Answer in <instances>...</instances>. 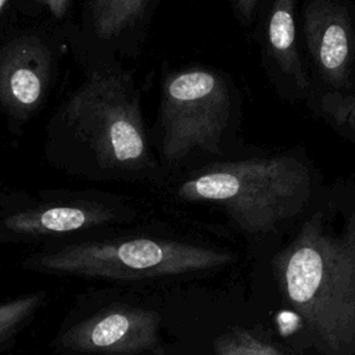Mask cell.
<instances>
[{
    "instance_id": "cell-1",
    "label": "cell",
    "mask_w": 355,
    "mask_h": 355,
    "mask_svg": "<svg viewBox=\"0 0 355 355\" xmlns=\"http://www.w3.org/2000/svg\"><path fill=\"white\" fill-rule=\"evenodd\" d=\"M286 301L324 355H355V234L336 239L318 218L275 261Z\"/></svg>"
},
{
    "instance_id": "cell-2",
    "label": "cell",
    "mask_w": 355,
    "mask_h": 355,
    "mask_svg": "<svg viewBox=\"0 0 355 355\" xmlns=\"http://www.w3.org/2000/svg\"><path fill=\"white\" fill-rule=\"evenodd\" d=\"M178 196L215 202L243 232L262 234L302 211L311 196V173L287 155L222 162L186 179Z\"/></svg>"
},
{
    "instance_id": "cell-3",
    "label": "cell",
    "mask_w": 355,
    "mask_h": 355,
    "mask_svg": "<svg viewBox=\"0 0 355 355\" xmlns=\"http://www.w3.org/2000/svg\"><path fill=\"white\" fill-rule=\"evenodd\" d=\"M233 254L186 241L164 239H123L83 241L39 254L25 268L110 280H141L179 276L230 263Z\"/></svg>"
},
{
    "instance_id": "cell-4",
    "label": "cell",
    "mask_w": 355,
    "mask_h": 355,
    "mask_svg": "<svg viewBox=\"0 0 355 355\" xmlns=\"http://www.w3.org/2000/svg\"><path fill=\"white\" fill-rule=\"evenodd\" d=\"M62 116L104 171L139 172L153 165L139 101L122 73H93L67 101Z\"/></svg>"
},
{
    "instance_id": "cell-5",
    "label": "cell",
    "mask_w": 355,
    "mask_h": 355,
    "mask_svg": "<svg viewBox=\"0 0 355 355\" xmlns=\"http://www.w3.org/2000/svg\"><path fill=\"white\" fill-rule=\"evenodd\" d=\"M229 111L227 85L218 73L187 69L169 75L161 101L164 159L176 164L194 150L219 153Z\"/></svg>"
},
{
    "instance_id": "cell-6",
    "label": "cell",
    "mask_w": 355,
    "mask_h": 355,
    "mask_svg": "<svg viewBox=\"0 0 355 355\" xmlns=\"http://www.w3.org/2000/svg\"><path fill=\"white\" fill-rule=\"evenodd\" d=\"M158 326L159 315L151 309L115 306L69 327L58 345L83 354L135 355L157 345Z\"/></svg>"
},
{
    "instance_id": "cell-7",
    "label": "cell",
    "mask_w": 355,
    "mask_h": 355,
    "mask_svg": "<svg viewBox=\"0 0 355 355\" xmlns=\"http://www.w3.org/2000/svg\"><path fill=\"white\" fill-rule=\"evenodd\" d=\"M50 79V55L35 37L10 42L0 53V104L11 115L29 116L42 103Z\"/></svg>"
},
{
    "instance_id": "cell-8",
    "label": "cell",
    "mask_w": 355,
    "mask_h": 355,
    "mask_svg": "<svg viewBox=\"0 0 355 355\" xmlns=\"http://www.w3.org/2000/svg\"><path fill=\"white\" fill-rule=\"evenodd\" d=\"M305 36L323 78L331 85H344L352 58V31L344 10L326 0L308 6Z\"/></svg>"
},
{
    "instance_id": "cell-9",
    "label": "cell",
    "mask_w": 355,
    "mask_h": 355,
    "mask_svg": "<svg viewBox=\"0 0 355 355\" xmlns=\"http://www.w3.org/2000/svg\"><path fill=\"white\" fill-rule=\"evenodd\" d=\"M114 218V212L101 204L76 202L18 211L3 218L0 225L18 236H49L89 229Z\"/></svg>"
},
{
    "instance_id": "cell-10",
    "label": "cell",
    "mask_w": 355,
    "mask_h": 355,
    "mask_svg": "<svg viewBox=\"0 0 355 355\" xmlns=\"http://www.w3.org/2000/svg\"><path fill=\"white\" fill-rule=\"evenodd\" d=\"M295 0H273L268 21V44L272 57L282 72L305 86V75L297 47V31L294 19Z\"/></svg>"
},
{
    "instance_id": "cell-11",
    "label": "cell",
    "mask_w": 355,
    "mask_h": 355,
    "mask_svg": "<svg viewBox=\"0 0 355 355\" xmlns=\"http://www.w3.org/2000/svg\"><path fill=\"white\" fill-rule=\"evenodd\" d=\"M148 0H90V24L103 39H114L132 28L143 15Z\"/></svg>"
},
{
    "instance_id": "cell-12",
    "label": "cell",
    "mask_w": 355,
    "mask_h": 355,
    "mask_svg": "<svg viewBox=\"0 0 355 355\" xmlns=\"http://www.w3.org/2000/svg\"><path fill=\"white\" fill-rule=\"evenodd\" d=\"M214 352L215 355H283L275 345L240 327L218 336L214 341Z\"/></svg>"
},
{
    "instance_id": "cell-13",
    "label": "cell",
    "mask_w": 355,
    "mask_h": 355,
    "mask_svg": "<svg viewBox=\"0 0 355 355\" xmlns=\"http://www.w3.org/2000/svg\"><path fill=\"white\" fill-rule=\"evenodd\" d=\"M44 300V293H32L0 304V344L15 334Z\"/></svg>"
},
{
    "instance_id": "cell-14",
    "label": "cell",
    "mask_w": 355,
    "mask_h": 355,
    "mask_svg": "<svg viewBox=\"0 0 355 355\" xmlns=\"http://www.w3.org/2000/svg\"><path fill=\"white\" fill-rule=\"evenodd\" d=\"M322 107L336 125L355 130V96L331 94L323 100Z\"/></svg>"
},
{
    "instance_id": "cell-15",
    "label": "cell",
    "mask_w": 355,
    "mask_h": 355,
    "mask_svg": "<svg viewBox=\"0 0 355 355\" xmlns=\"http://www.w3.org/2000/svg\"><path fill=\"white\" fill-rule=\"evenodd\" d=\"M259 0H233L234 8L243 22H248L257 10Z\"/></svg>"
},
{
    "instance_id": "cell-16",
    "label": "cell",
    "mask_w": 355,
    "mask_h": 355,
    "mask_svg": "<svg viewBox=\"0 0 355 355\" xmlns=\"http://www.w3.org/2000/svg\"><path fill=\"white\" fill-rule=\"evenodd\" d=\"M40 1L47 8L49 14H51V17L58 19L65 17L71 4V0H40Z\"/></svg>"
},
{
    "instance_id": "cell-17",
    "label": "cell",
    "mask_w": 355,
    "mask_h": 355,
    "mask_svg": "<svg viewBox=\"0 0 355 355\" xmlns=\"http://www.w3.org/2000/svg\"><path fill=\"white\" fill-rule=\"evenodd\" d=\"M8 3V0H0V12L3 11V8H4V6Z\"/></svg>"
}]
</instances>
